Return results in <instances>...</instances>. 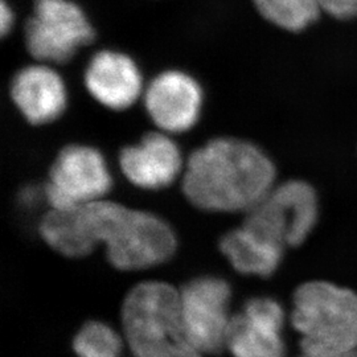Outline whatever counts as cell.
Instances as JSON below:
<instances>
[{
    "mask_svg": "<svg viewBox=\"0 0 357 357\" xmlns=\"http://www.w3.org/2000/svg\"><path fill=\"white\" fill-rule=\"evenodd\" d=\"M11 98L26 122L35 126L56 121L66 107L63 78L44 64L29 65L13 76Z\"/></svg>",
    "mask_w": 357,
    "mask_h": 357,
    "instance_id": "obj_13",
    "label": "cell"
},
{
    "mask_svg": "<svg viewBox=\"0 0 357 357\" xmlns=\"http://www.w3.org/2000/svg\"><path fill=\"white\" fill-rule=\"evenodd\" d=\"M13 26V13L6 0L0 3V33L1 36H7Z\"/></svg>",
    "mask_w": 357,
    "mask_h": 357,
    "instance_id": "obj_18",
    "label": "cell"
},
{
    "mask_svg": "<svg viewBox=\"0 0 357 357\" xmlns=\"http://www.w3.org/2000/svg\"><path fill=\"white\" fill-rule=\"evenodd\" d=\"M123 330L135 357H200L185 331L180 294L163 282H144L128 294Z\"/></svg>",
    "mask_w": 357,
    "mask_h": 357,
    "instance_id": "obj_3",
    "label": "cell"
},
{
    "mask_svg": "<svg viewBox=\"0 0 357 357\" xmlns=\"http://www.w3.org/2000/svg\"><path fill=\"white\" fill-rule=\"evenodd\" d=\"M230 296L229 283L218 277H199L183 287V321L199 352L217 354L227 347L231 323Z\"/></svg>",
    "mask_w": 357,
    "mask_h": 357,
    "instance_id": "obj_8",
    "label": "cell"
},
{
    "mask_svg": "<svg viewBox=\"0 0 357 357\" xmlns=\"http://www.w3.org/2000/svg\"><path fill=\"white\" fill-rule=\"evenodd\" d=\"M40 236L70 258L90 255L100 243L119 270H142L167 262L178 238L160 217L106 199L70 209H51L41 218Z\"/></svg>",
    "mask_w": 357,
    "mask_h": 357,
    "instance_id": "obj_1",
    "label": "cell"
},
{
    "mask_svg": "<svg viewBox=\"0 0 357 357\" xmlns=\"http://www.w3.org/2000/svg\"><path fill=\"white\" fill-rule=\"evenodd\" d=\"M283 326L284 311L275 299L253 298L231 318L227 347L234 357H284Z\"/></svg>",
    "mask_w": 357,
    "mask_h": 357,
    "instance_id": "obj_10",
    "label": "cell"
},
{
    "mask_svg": "<svg viewBox=\"0 0 357 357\" xmlns=\"http://www.w3.org/2000/svg\"><path fill=\"white\" fill-rule=\"evenodd\" d=\"M181 188L193 206L208 212H250L275 187L277 169L252 142L216 138L190 155Z\"/></svg>",
    "mask_w": 357,
    "mask_h": 357,
    "instance_id": "obj_2",
    "label": "cell"
},
{
    "mask_svg": "<svg viewBox=\"0 0 357 357\" xmlns=\"http://www.w3.org/2000/svg\"><path fill=\"white\" fill-rule=\"evenodd\" d=\"M220 249L238 273L262 278L275 273L284 252L243 225L224 234Z\"/></svg>",
    "mask_w": 357,
    "mask_h": 357,
    "instance_id": "obj_14",
    "label": "cell"
},
{
    "mask_svg": "<svg viewBox=\"0 0 357 357\" xmlns=\"http://www.w3.org/2000/svg\"><path fill=\"white\" fill-rule=\"evenodd\" d=\"M143 102L156 128L166 134H180L197 123L203 107V90L190 75L166 70L149 84Z\"/></svg>",
    "mask_w": 357,
    "mask_h": 357,
    "instance_id": "obj_9",
    "label": "cell"
},
{
    "mask_svg": "<svg viewBox=\"0 0 357 357\" xmlns=\"http://www.w3.org/2000/svg\"><path fill=\"white\" fill-rule=\"evenodd\" d=\"M255 8L268 23L290 32H301L319 17L318 0H255Z\"/></svg>",
    "mask_w": 357,
    "mask_h": 357,
    "instance_id": "obj_15",
    "label": "cell"
},
{
    "mask_svg": "<svg viewBox=\"0 0 357 357\" xmlns=\"http://www.w3.org/2000/svg\"><path fill=\"white\" fill-rule=\"evenodd\" d=\"M84 79L90 96L115 112L132 106L143 90L138 66L122 52L105 50L96 53L86 66Z\"/></svg>",
    "mask_w": 357,
    "mask_h": 357,
    "instance_id": "obj_12",
    "label": "cell"
},
{
    "mask_svg": "<svg viewBox=\"0 0 357 357\" xmlns=\"http://www.w3.org/2000/svg\"><path fill=\"white\" fill-rule=\"evenodd\" d=\"M291 323L302 354L357 351V294L330 282H307L294 294Z\"/></svg>",
    "mask_w": 357,
    "mask_h": 357,
    "instance_id": "obj_4",
    "label": "cell"
},
{
    "mask_svg": "<svg viewBox=\"0 0 357 357\" xmlns=\"http://www.w3.org/2000/svg\"><path fill=\"white\" fill-rule=\"evenodd\" d=\"M26 47L40 63L65 64L94 40L85 13L72 0H36L26 20Z\"/></svg>",
    "mask_w": 357,
    "mask_h": 357,
    "instance_id": "obj_6",
    "label": "cell"
},
{
    "mask_svg": "<svg viewBox=\"0 0 357 357\" xmlns=\"http://www.w3.org/2000/svg\"><path fill=\"white\" fill-rule=\"evenodd\" d=\"M73 348L78 357H119L122 342L110 326L89 321L77 333Z\"/></svg>",
    "mask_w": 357,
    "mask_h": 357,
    "instance_id": "obj_16",
    "label": "cell"
},
{
    "mask_svg": "<svg viewBox=\"0 0 357 357\" xmlns=\"http://www.w3.org/2000/svg\"><path fill=\"white\" fill-rule=\"evenodd\" d=\"M301 357H357V351L347 352V354H337V355H306V354H302Z\"/></svg>",
    "mask_w": 357,
    "mask_h": 357,
    "instance_id": "obj_19",
    "label": "cell"
},
{
    "mask_svg": "<svg viewBox=\"0 0 357 357\" xmlns=\"http://www.w3.org/2000/svg\"><path fill=\"white\" fill-rule=\"evenodd\" d=\"M112 187L102 153L85 144H69L52 165L44 196L51 209H70L102 200Z\"/></svg>",
    "mask_w": 357,
    "mask_h": 357,
    "instance_id": "obj_7",
    "label": "cell"
},
{
    "mask_svg": "<svg viewBox=\"0 0 357 357\" xmlns=\"http://www.w3.org/2000/svg\"><path fill=\"white\" fill-rule=\"evenodd\" d=\"M119 167L128 181L142 190L169 187L183 175L184 162L178 144L163 131L144 134L139 143L119 153Z\"/></svg>",
    "mask_w": 357,
    "mask_h": 357,
    "instance_id": "obj_11",
    "label": "cell"
},
{
    "mask_svg": "<svg viewBox=\"0 0 357 357\" xmlns=\"http://www.w3.org/2000/svg\"><path fill=\"white\" fill-rule=\"evenodd\" d=\"M319 216L318 196L303 180L275 185L246 213L243 227L282 249L305 243Z\"/></svg>",
    "mask_w": 357,
    "mask_h": 357,
    "instance_id": "obj_5",
    "label": "cell"
},
{
    "mask_svg": "<svg viewBox=\"0 0 357 357\" xmlns=\"http://www.w3.org/2000/svg\"><path fill=\"white\" fill-rule=\"evenodd\" d=\"M321 13L336 19L348 20L357 17V0H318Z\"/></svg>",
    "mask_w": 357,
    "mask_h": 357,
    "instance_id": "obj_17",
    "label": "cell"
}]
</instances>
